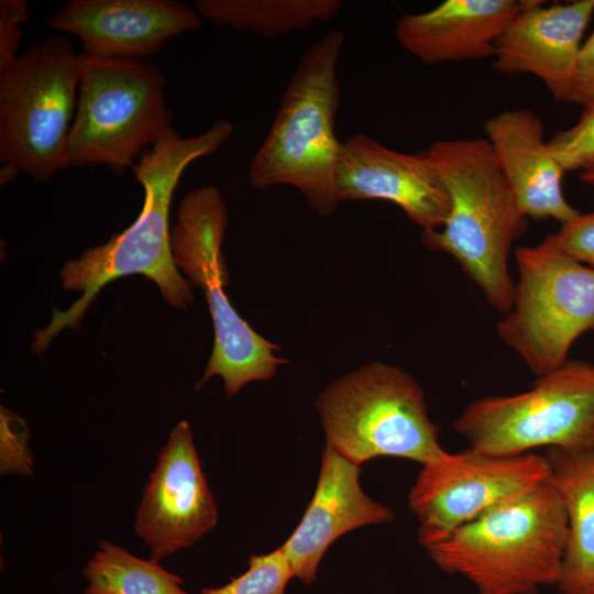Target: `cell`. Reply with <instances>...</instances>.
Instances as JSON below:
<instances>
[{
    "label": "cell",
    "mask_w": 594,
    "mask_h": 594,
    "mask_svg": "<svg viewBox=\"0 0 594 594\" xmlns=\"http://www.w3.org/2000/svg\"><path fill=\"white\" fill-rule=\"evenodd\" d=\"M233 124L216 120L205 132L183 138L169 127L134 164L132 170L144 190L139 217L105 244L65 262L62 287L81 292L66 311H55L50 326L35 334L33 349L42 353L66 326L75 328L99 290L127 275L140 274L158 287L177 309L194 301L191 284L179 273L170 246L169 207L180 176L195 160L216 153L232 135Z\"/></svg>",
    "instance_id": "6da1fadb"
},
{
    "label": "cell",
    "mask_w": 594,
    "mask_h": 594,
    "mask_svg": "<svg viewBox=\"0 0 594 594\" xmlns=\"http://www.w3.org/2000/svg\"><path fill=\"white\" fill-rule=\"evenodd\" d=\"M426 153L450 196L441 229L421 233L432 251L451 255L494 309L506 314L515 283L508 271L513 243L528 228L485 138L433 142Z\"/></svg>",
    "instance_id": "7a4b0ae2"
},
{
    "label": "cell",
    "mask_w": 594,
    "mask_h": 594,
    "mask_svg": "<svg viewBox=\"0 0 594 594\" xmlns=\"http://www.w3.org/2000/svg\"><path fill=\"white\" fill-rule=\"evenodd\" d=\"M568 536L563 502L548 480L426 548L479 594H534L557 585Z\"/></svg>",
    "instance_id": "3957f363"
},
{
    "label": "cell",
    "mask_w": 594,
    "mask_h": 594,
    "mask_svg": "<svg viewBox=\"0 0 594 594\" xmlns=\"http://www.w3.org/2000/svg\"><path fill=\"white\" fill-rule=\"evenodd\" d=\"M344 38L342 30H331L299 58L249 167L251 186H290L321 217L332 215L339 205L334 165L340 141L334 123L341 97L337 69Z\"/></svg>",
    "instance_id": "277c9868"
},
{
    "label": "cell",
    "mask_w": 594,
    "mask_h": 594,
    "mask_svg": "<svg viewBox=\"0 0 594 594\" xmlns=\"http://www.w3.org/2000/svg\"><path fill=\"white\" fill-rule=\"evenodd\" d=\"M316 405L326 447L359 466L380 457L426 465L448 454L422 388L398 366L367 363L332 382Z\"/></svg>",
    "instance_id": "5b68a950"
},
{
    "label": "cell",
    "mask_w": 594,
    "mask_h": 594,
    "mask_svg": "<svg viewBox=\"0 0 594 594\" xmlns=\"http://www.w3.org/2000/svg\"><path fill=\"white\" fill-rule=\"evenodd\" d=\"M79 89L66 167L103 165L121 175L169 128L166 78L147 59L78 53Z\"/></svg>",
    "instance_id": "8992f818"
},
{
    "label": "cell",
    "mask_w": 594,
    "mask_h": 594,
    "mask_svg": "<svg viewBox=\"0 0 594 594\" xmlns=\"http://www.w3.org/2000/svg\"><path fill=\"white\" fill-rule=\"evenodd\" d=\"M228 226L219 189L210 185L193 189L179 205L170 246L177 267L204 292L213 323L212 353L197 387L220 376L227 395L233 396L250 382L272 378L287 361L276 356L279 348L255 332L228 298L222 253Z\"/></svg>",
    "instance_id": "52a82bcc"
},
{
    "label": "cell",
    "mask_w": 594,
    "mask_h": 594,
    "mask_svg": "<svg viewBox=\"0 0 594 594\" xmlns=\"http://www.w3.org/2000/svg\"><path fill=\"white\" fill-rule=\"evenodd\" d=\"M79 62L70 41L52 35L0 72V162L35 182L66 168Z\"/></svg>",
    "instance_id": "ba28073f"
},
{
    "label": "cell",
    "mask_w": 594,
    "mask_h": 594,
    "mask_svg": "<svg viewBox=\"0 0 594 594\" xmlns=\"http://www.w3.org/2000/svg\"><path fill=\"white\" fill-rule=\"evenodd\" d=\"M452 428L469 449L490 455H520L540 447L594 449V364L568 360L526 392L476 399Z\"/></svg>",
    "instance_id": "9c48e42d"
},
{
    "label": "cell",
    "mask_w": 594,
    "mask_h": 594,
    "mask_svg": "<svg viewBox=\"0 0 594 594\" xmlns=\"http://www.w3.org/2000/svg\"><path fill=\"white\" fill-rule=\"evenodd\" d=\"M518 280L499 339L540 377L569 359L575 340L594 331V268L560 251L549 237L514 252Z\"/></svg>",
    "instance_id": "30bf717a"
},
{
    "label": "cell",
    "mask_w": 594,
    "mask_h": 594,
    "mask_svg": "<svg viewBox=\"0 0 594 594\" xmlns=\"http://www.w3.org/2000/svg\"><path fill=\"white\" fill-rule=\"evenodd\" d=\"M547 457L490 455L468 449L422 465L408 504L427 548L491 509L549 480Z\"/></svg>",
    "instance_id": "8fae6325"
},
{
    "label": "cell",
    "mask_w": 594,
    "mask_h": 594,
    "mask_svg": "<svg viewBox=\"0 0 594 594\" xmlns=\"http://www.w3.org/2000/svg\"><path fill=\"white\" fill-rule=\"evenodd\" d=\"M218 509L197 455L190 426L170 431L136 512L134 530L160 561L193 546L217 524Z\"/></svg>",
    "instance_id": "7c38bea8"
},
{
    "label": "cell",
    "mask_w": 594,
    "mask_h": 594,
    "mask_svg": "<svg viewBox=\"0 0 594 594\" xmlns=\"http://www.w3.org/2000/svg\"><path fill=\"white\" fill-rule=\"evenodd\" d=\"M334 190L339 204L350 200L393 202L422 228L424 233L442 228L451 205L447 187L425 150L398 152L364 133L340 142Z\"/></svg>",
    "instance_id": "4fadbf2b"
},
{
    "label": "cell",
    "mask_w": 594,
    "mask_h": 594,
    "mask_svg": "<svg viewBox=\"0 0 594 594\" xmlns=\"http://www.w3.org/2000/svg\"><path fill=\"white\" fill-rule=\"evenodd\" d=\"M46 24L76 35L86 54L146 59L169 40L199 30L202 18L175 0H70Z\"/></svg>",
    "instance_id": "5bb4252c"
},
{
    "label": "cell",
    "mask_w": 594,
    "mask_h": 594,
    "mask_svg": "<svg viewBox=\"0 0 594 594\" xmlns=\"http://www.w3.org/2000/svg\"><path fill=\"white\" fill-rule=\"evenodd\" d=\"M594 0L546 6L525 0L495 43L493 68L501 74H530L556 102H566Z\"/></svg>",
    "instance_id": "9a60e30c"
},
{
    "label": "cell",
    "mask_w": 594,
    "mask_h": 594,
    "mask_svg": "<svg viewBox=\"0 0 594 594\" xmlns=\"http://www.w3.org/2000/svg\"><path fill=\"white\" fill-rule=\"evenodd\" d=\"M359 465L326 447L317 487L301 521L280 547L293 575L305 584L330 544L345 532L394 519V513L361 488Z\"/></svg>",
    "instance_id": "2e32d148"
},
{
    "label": "cell",
    "mask_w": 594,
    "mask_h": 594,
    "mask_svg": "<svg viewBox=\"0 0 594 594\" xmlns=\"http://www.w3.org/2000/svg\"><path fill=\"white\" fill-rule=\"evenodd\" d=\"M483 132L527 219L564 224L581 213L564 196L565 170L544 141L537 113L526 108L501 111L485 120Z\"/></svg>",
    "instance_id": "e0dca14e"
},
{
    "label": "cell",
    "mask_w": 594,
    "mask_h": 594,
    "mask_svg": "<svg viewBox=\"0 0 594 594\" xmlns=\"http://www.w3.org/2000/svg\"><path fill=\"white\" fill-rule=\"evenodd\" d=\"M525 0H446L431 10L403 13L398 44L428 65L493 57L495 43Z\"/></svg>",
    "instance_id": "ac0fdd59"
},
{
    "label": "cell",
    "mask_w": 594,
    "mask_h": 594,
    "mask_svg": "<svg viewBox=\"0 0 594 594\" xmlns=\"http://www.w3.org/2000/svg\"><path fill=\"white\" fill-rule=\"evenodd\" d=\"M549 481L563 502L568 536L557 586L563 594H594V449H549Z\"/></svg>",
    "instance_id": "d6986e66"
},
{
    "label": "cell",
    "mask_w": 594,
    "mask_h": 594,
    "mask_svg": "<svg viewBox=\"0 0 594 594\" xmlns=\"http://www.w3.org/2000/svg\"><path fill=\"white\" fill-rule=\"evenodd\" d=\"M197 13L218 28L277 38L333 19L339 0H195Z\"/></svg>",
    "instance_id": "ffe728a7"
},
{
    "label": "cell",
    "mask_w": 594,
    "mask_h": 594,
    "mask_svg": "<svg viewBox=\"0 0 594 594\" xmlns=\"http://www.w3.org/2000/svg\"><path fill=\"white\" fill-rule=\"evenodd\" d=\"M84 575V594H188L180 576L110 541L98 544Z\"/></svg>",
    "instance_id": "44dd1931"
},
{
    "label": "cell",
    "mask_w": 594,
    "mask_h": 594,
    "mask_svg": "<svg viewBox=\"0 0 594 594\" xmlns=\"http://www.w3.org/2000/svg\"><path fill=\"white\" fill-rule=\"evenodd\" d=\"M294 578L282 548L266 553L253 554L249 569L220 587H206L201 594H285V588Z\"/></svg>",
    "instance_id": "7402d4cb"
},
{
    "label": "cell",
    "mask_w": 594,
    "mask_h": 594,
    "mask_svg": "<svg viewBox=\"0 0 594 594\" xmlns=\"http://www.w3.org/2000/svg\"><path fill=\"white\" fill-rule=\"evenodd\" d=\"M547 144L565 172H593L594 100L583 106L576 123L557 132Z\"/></svg>",
    "instance_id": "603a6c76"
},
{
    "label": "cell",
    "mask_w": 594,
    "mask_h": 594,
    "mask_svg": "<svg viewBox=\"0 0 594 594\" xmlns=\"http://www.w3.org/2000/svg\"><path fill=\"white\" fill-rule=\"evenodd\" d=\"M30 431L23 418L0 408V472L2 475L33 473V455L29 444Z\"/></svg>",
    "instance_id": "cb8c5ba5"
},
{
    "label": "cell",
    "mask_w": 594,
    "mask_h": 594,
    "mask_svg": "<svg viewBox=\"0 0 594 594\" xmlns=\"http://www.w3.org/2000/svg\"><path fill=\"white\" fill-rule=\"evenodd\" d=\"M548 237L564 254L594 268V211L580 213Z\"/></svg>",
    "instance_id": "d4e9b609"
},
{
    "label": "cell",
    "mask_w": 594,
    "mask_h": 594,
    "mask_svg": "<svg viewBox=\"0 0 594 594\" xmlns=\"http://www.w3.org/2000/svg\"><path fill=\"white\" fill-rule=\"evenodd\" d=\"M25 0H0V72L18 57L22 38L20 24L29 19Z\"/></svg>",
    "instance_id": "484cf974"
},
{
    "label": "cell",
    "mask_w": 594,
    "mask_h": 594,
    "mask_svg": "<svg viewBox=\"0 0 594 594\" xmlns=\"http://www.w3.org/2000/svg\"><path fill=\"white\" fill-rule=\"evenodd\" d=\"M594 100V32L583 42L566 102L585 106Z\"/></svg>",
    "instance_id": "4316f807"
},
{
    "label": "cell",
    "mask_w": 594,
    "mask_h": 594,
    "mask_svg": "<svg viewBox=\"0 0 594 594\" xmlns=\"http://www.w3.org/2000/svg\"><path fill=\"white\" fill-rule=\"evenodd\" d=\"M21 172H20L19 167L13 165V164H10V163L1 164L0 184L1 185H7V184L13 182L18 177V175Z\"/></svg>",
    "instance_id": "83f0119b"
},
{
    "label": "cell",
    "mask_w": 594,
    "mask_h": 594,
    "mask_svg": "<svg viewBox=\"0 0 594 594\" xmlns=\"http://www.w3.org/2000/svg\"><path fill=\"white\" fill-rule=\"evenodd\" d=\"M581 182L594 186V170L580 174Z\"/></svg>",
    "instance_id": "f1b7e54d"
},
{
    "label": "cell",
    "mask_w": 594,
    "mask_h": 594,
    "mask_svg": "<svg viewBox=\"0 0 594 594\" xmlns=\"http://www.w3.org/2000/svg\"><path fill=\"white\" fill-rule=\"evenodd\" d=\"M559 594H563V593L560 592Z\"/></svg>",
    "instance_id": "f546056e"
}]
</instances>
